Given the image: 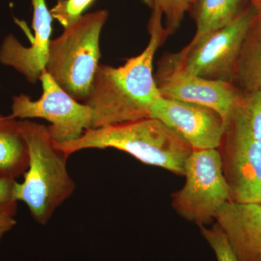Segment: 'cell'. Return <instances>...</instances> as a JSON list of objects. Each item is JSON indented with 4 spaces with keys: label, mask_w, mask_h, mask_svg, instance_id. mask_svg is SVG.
Returning a JSON list of instances; mask_svg holds the SVG:
<instances>
[{
    "label": "cell",
    "mask_w": 261,
    "mask_h": 261,
    "mask_svg": "<svg viewBox=\"0 0 261 261\" xmlns=\"http://www.w3.org/2000/svg\"><path fill=\"white\" fill-rule=\"evenodd\" d=\"M250 5L256 13L257 20L261 23V0H250Z\"/></svg>",
    "instance_id": "7402d4cb"
},
{
    "label": "cell",
    "mask_w": 261,
    "mask_h": 261,
    "mask_svg": "<svg viewBox=\"0 0 261 261\" xmlns=\"http://www.w3.org/2000/svg\"><path fill=\"white\" fill-rule=\"evenodd\" d=\"M109 12L82 15L49 42L45 70L75 100L89 97L101 58L99 39Z\"/></svg>",
    "instance_id": "277c9868"
},
{
    "label": "cell",
    "mask_w": 261,
    "mask_h": 261,
    "mask_svg": "<svg viewBox=\"0 0 261 261\" xmlns=\"http://www.w3.org/2000/svg\"><path fill=\"white\" fill-rule=\"evenodd\" d=\"M94 0H58L56 5L49 10L53 18L64 27H70L84 15Z\"/></svg>",
    "instance_id": "ac0fdd59"
},
{
    "label": "cell",
    "mask_w": 261,
    "mask_h": 261,
    "mask_svg": "<svg viewBox=\"0 0 261 261\" xmlns=\"http://www.w3.org/2000/svg\"><path fill=\"white\" fill-rule=\"evenodd\" d=\"M39 80L42 97L34 101L25 94L13 98L11 118H43L56 145H64L78 140L92 126V111L85 103L81 104L58 85L44 68Z\"/></svg>",
    "instance_id": "52a82bcc"
},
{
    "label": "cell",
    "mask_w": 261,
    "mask_h": 261,
    "mask_svg": "<svg viewBox=\"0 0 261 261\" xmlns=\"http://www.w3.org/2000/svg\"><path fill=\"white\" fill-rule=\"evenodd\" d=\"M34 37L29 47L22 45L16 37L9 34L0 47V63L12 67L31 83L40 79L47 61L53 17L46 0H32Z\"/></svg>",
    "instance_id": "8fae6325"
},
{
    "label": "cell",
    "mask_w": 261,
    "mask_h": 261,
    "mask_svg": "<svg viewBox=\"0 0 261 261\" xmlns=\"http://www.w3.org/2000/svg\"><path fill=\"white\" fill-rule=\"evenodd\" d=\"M230 201L261 204V142L231 114L218 147Z\"/></svg>",
    "instance_id": "ba28073f"
},
{
    "label": "cell",
    "mask_w": 261,
    "mask_h": 261,
    "mask_svg": "<svg viewBox=\"0 0 261 261\" xmlns=\"http://www.w3.org/2000/svg\"><path fill=\"white\" fill-rule=\"evenodd\" d=\"M200 228L201 233L214 252L217 261H238L219 225L216 223L211 227L205 226Z\"/></svg>",
    "instance_id": "d6986e66"
},
{
    "label": "cell",
    "mask_w": 261,
    "mask_h": 261,
    "mask_svg": "<svg viewBox=\"0 0 261 261\" xmlns=\"http://www.w3.org/2000/svg\"><path fill=\"white\" fill-rule=\"evenodd\" d=\"M253 8L244 9L226 27L216 31L192 47L169 54L182 69L210 80L232 82L244 42L256 22Z\"/></svg>",
    "instance_id": "8992f818"
},
{
    "label": "cell",
    "mask_w": 261,
    "mask_h": 261,
    "mask_svg": "<svg viewBox=\"0 0 261 261\" xmlns=\"http://www.w3.org/2000/svg\"><path fill=\"white\" fill-rule=\"evenodd\" d=\"M56 146L68 157L86 149H119L144 164L180 176H184L185 163L193 151L183 137L153 118L89 128L78 140Z\"/></svg>",
    "instance_id": "7a4b0ae2"
},
{
    "label": "cell",
    "mask_w": 261,
    "mask_h": 261,
    "mask_svg": "<svg viewBox=\"0 0 261 261\" xmlns=\"http://www.w3.org/2000/svg\"><path fill=\"white\" fill-rule=\"evenodd\" d=\"M29 151L20 121L0 115V178L16 181L27 172Z\"/></svg>",
    "instance_id": "4fadbf2b"
},
{
    "label": "cell",
    "mask_w": 261,
    "mask_h": 261,
    "mask_svg": "<svg viewBox=\"0 0 261 261\" xmlns=\"http://www.w3.org/2000/svg\"><path fill=\"white\" fill-rule=\"evenodd\" d=\"M154 75L161 97L210 108L226 123L243 94L233 82L207 80L182 69L169 55L159 61Z\"/></svg>",
    "instance_id": "9c48e42d"
},
{
    "label": "cell",
    "mask_w": 261,
    "mask_h": 261,
    "mask_svg": "<svg viewBox=\"0 0 261 261\" xmlns=\"http://www.w3.org/2000/svg\"><path fill=\"white\" fill-rule=\"evenodd\" d=\"M215 221L238 261H261V204L229 201Z\"/></svg>",
    "instance_id": "7c38bea8"
},
{
    "label": "cell",
    "mask_w": 261,
    "mask_h": 261,
    "mask_svg": "<svg viewBox=\"0 0 261 261\" xmlns=\"http://www.w3.org/2000/svg\"><path fill=\"white\" fill-rule=\"evenodd\" d=\"M185 183L171 195L173 210L202 227L215 220L230 201V191L217 149H193L185 163Z\"/></svg>",
    "instance_id": "5b68a950"
},
{
    "label": "cell",
    "mask_w": 261,
    "mask_h": 261,
    "mask_svg": "<svg viewBox=\"0 0 261 261\" xmlns=\"http://www.w3.org/2000/svg\"><path fill=\"white\" fill-rule=\"evenodd\" d=\"M159 9L152 10L149 40L139 56L122 66L99 65L85 104L92 111V128L150 118L151 108L161 97L153 73L156 51L169 34Z\"/></svg>",
    "instance_id": "6da1fadb"
},
{
    "label": "cell",
    "mask_w": 261,
    "mask_h": 261,
    "mask_svg": "<svg viewBox=\"0 0 261 261\" xmlns=\"http://www.w3.org/2000/svg\"><path fill=\"white\" fill-rule=\"evenodd\" d=\"M20 127L29 147V164L23 181H15L14 195L27 205L33 219L44 225L75 191L67 168L69 157L55 145L47 126L23 120Z\"/></svg>",
    "instance_id": "3957f363"
},
{
    "label": "cell",
    "mask_w": 261,
    "mask_h": 261,
    "mask_svg": "<svg viewBox=\"0 0 261 261\" xmlns=\"http://www.w3.org/2000/svg\"><path fill=\"white\" fill-rule=\"evenodd\" d=\"M245 0H193L190 11L195 20V35L186 46L192 47L226 27L244 10Z\"/></svg>",
    "instance_id": "5bb4252c"
},
{
    "label": "cell",
    "mask_w": 261,
    "mask_h": 261,
    "mask_svg": "<svg viewBox=\"0 0 261 261\" xmlns=\"http://www.w3.org/2000/svg\"><path fill=\"white\" fill-rule=\"evenodd\" d=\"M16 224L13 216L0 214V240L5 233L10 231Z\"/></svg>",
    "instance_id": "44dd1931"
},
{
    "label": "cell",
    "mask_w": 261,
    "mask_h": 261,
    "mask_svg": "<svg viewBox=\"0 0 261 261\" xmlns=\"http://www.w3.org/2000/svg\"><path fill=\"white\" fill-rule=\"evenodd\" d=\"M232 115L261 142V92H243Z\"/></svg>",
    "instance_id": "2e32d148"
},
{
    "label": "cell",
    "mask_w": 261,
    "mask_h": 261,
    "mask_svg": "<svg viewBox=\"0 0 261 261\" xmlns=\"http://www.w3.org/2000/svg\"><path fill=\"white\" fill-rule=\"evenodd\" d=\"M150 118L172 128L193 149H218L227 125L210 108L162 97L152 106Z\"/></svg>",
    "instance_id": "30bf717a"
},
{
    "label": "cell",
    "mask_w": 261,
    "mask_h": 261,
    "mask_svg": "<svg viewBox=\"0 0 261 261\" xmlns=\"http://www.w3.org/2000/svg\"><path fill=\"white\" fill-rule=\"evenodd\" d=\"M151 10L159 9L164 18V27L169 35L181 27L182 20L190 11L193 0H142Z\"/></svg>",
    "instance_id": "e0dca14e"
},
{
    "label": "cell",
    "mask_w": 261,
    "mask_h": 261,
    "mask_svg": "<svg viewBox=\"0 0 261 261\" xmlns=\"http://www.w3.org/2000/svg\"><path fill=\"white\" fill-rule=\"evenodd\" d=\"M16 181L0 178V214L15 217L18 207V201L14 195Z\"/></svg>",
    "instance_id": "ffe728a7"
},
{
    "label": "cell",
    "mask_w": 261,
    "mask_h": 261,
    "mask_svg": "<svg viewBox=\"0 0 261 261\" xmlns=\"http://www.w3.org/2000/svg\"><path fill=\"white\" fill-rule=\"evenodd\" d=\"M232 82L242 92H261V23L257 19L244 42Z\"/></svg>",
    "instance_id": "9a60e30c"
}]
</instances>
